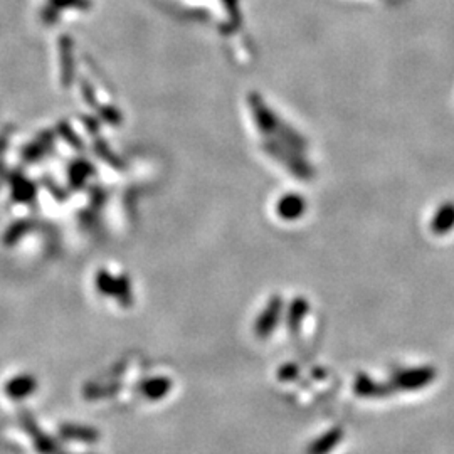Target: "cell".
<instances>
[{
    "mask_svg": "<svg viewBox=\"0 0 454 454\" xmlns=\"http://www.w3.org/2000/svg\"><path fill=\"white\" fill-rule=\"evenodd\" d=\"M170 387H172V384L167 379H150V381L142 384V392L143 395L148 397V399L152 400H159L161 397L167 395V392L170 391Z\"/></svg>",
    "mask_w": 454,
    "mask_h": 454,
    "instance_id": "4",
    "label": "cell"
},
{
    "mask_svg": "<svg viewBox=\"0 0 454 454\" xmlns=\"http://www.w3.org/2000/svg\"><path fill=\"white\" fill-rule=\"evenodd\" d=\"M451 227H454V204H446L443 207V211L438 214V217H436L434 229L439 234H444Z\"/></svg>",
    "mask_w": 454,
    "mask_h": 454,
    "instance_id": "7",
    "label": "cell"
},
{
    "mask_svg": "<svg viewBox=\"0 0 454 454\" xmlns=\"http://www.w3.org/2000/svg\"><path fill=\"white\" fill-rule=\"evenodd\" d=\"M32 391H36V379L29 377V375H19L6 386V395L11 399H24Z\"/></svg>",
    "mask_w": 454,
    "mask_h": 454,
    "instance_id": "3",
    "label": "cell"
},
{
    "mask_svg": "<svg viewBox=\"0 0 454 454\" xmlns=\"http://www.w3.org/2000/svg\"><path fill=\"white\" fill-rule=\"evenodd\" d=\"M355 392L360 397H381V395H387V388L384 386H379L370 381V379L360 377L359 381L355 382Z\"/></svg>",
    "mask_w": 454,
    "mask_h": 454,
    "instance_id": "6",
    "label": "cell"
},
{
    "mask_svg": "<svg viewBox=\"0 0 454 454\" xmlns=\"http://www.w3.org/2000/svg\"><path fill=\"white\" fill-rule=\"evenodd\" d=\"M63 436L68 439L81 441V443H94L98 439V432L85 426H64Z\"/></svg>",
    "mask_w": 454,
    "mask_h": 454,
    "instance_id": "5",
    "label": "cell"
},
{
    "mask_svg": "<svg viewBox=\"0 0 454 454\" xmlns=\"http://www.w3.org/2000/svg\"><path fill=\"white\" fill-rule=\"evenodd\" d=\"M436 370L431 367H422V369H412L404 370V372L397 374L394 382L395 387L400 391H417L422 388L434 381Z\"/></svg>",
    "mask_w": 454,
    "mask_h": 454,
    "instance_id": "1",
    "label": "cell"
},
{
    "mask_svg": "<svg viewBox=\"0 0 454 454\" xmlns=\"http://www.w3.org/2000/svg\"><path fill=\"white\" fill-rule=\"evenodd\" d=\"M343 432L338 427L326 431L325 434L313 441L308 448V454H329L335 449V446L342 441Z\"/></svg>",
    "mask_w": 454,
    "mask_h": 454,
    "instance_id": "2",
    "label": "cell"
}]
</instances>
